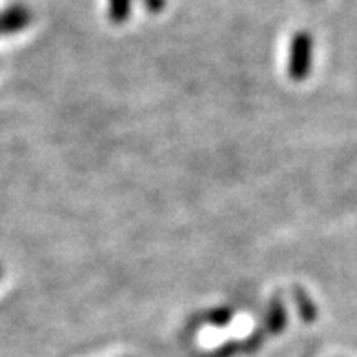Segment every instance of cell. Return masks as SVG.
<instances>
[{"label":"cell","mask_w":357,"mask_h":357,"mask_svg":"<svg viewBox=\"0 0 357 357\" xmlns=\"http://www.w3.org/2000/svg\"><path fill=\"white\" fill-rule=\"evenodd\" d=\"M259 324H263V328L266 330L270 337H273V335H281L282 332L287 330V305H284V301H282L281 297L275 296L270 299L266 310H264L263 314V319H261Z\"/></svg>","instance_id":"obj_3"},{"label":"cell","mask_w":357,"mask_h":357,"mask_svg":"<svg viewBox=\"0 0 357 357\" xmlns=\"http://www.w3.org/2000/svg\"><path fill=\"white\" fill-rule=\"evenodd\" d=\"M133 11V0H108L106 15L113 26H124Z\"/></svg>","instance_id":"obj_6"},{"label":"cell","mask_w":357,"mask_h":357,"mask_svg":"<svg viewBox=\"0 0 357 357\" xmlns=\"http://www.w3.org/2000/svg\"><path fill=\"white\" fill-rule=\"evenodd\" d=\"M234 319V308L231 306H213L193 317V326H213V328H225Z\"/></svg>","instance_id":"obj_4"},{"label":"cell","mask_w":357,"mask_h":357,"mask_svg":"<svg viewBox=\"0 0 357 357\" xmlns=\"http://www.w3.org/2000/svg\"><path fill=\"white\" fill-rule=\"evenodd\" d=\"M4 278V270H2V266H0V279Z\"/></svg>","instance_id":"obj_8"},{"label":"cell","mask_w":357,"mask_h":357,"mask_svg":"<svg viewBox=\"0 0 357 357\" xmlns=\"http://www.w3.org/2000/svg\"><path fill=\"white\" fill-rule=\"evenodd\" d=\"M33 24V11L24 2H13L0 10V38L15 37Z\"/></svg>","instance_id":"obj_2"},{"label":"cell","mask_w":357,"mask_h":357,"mask_svg":"<svg viewBox=\"0 0 357 357\" xmlns=\"http://www.w3.org/2000/svg\"><path fill=\"white\" fill-rule=\"evenodd\" d=\"M294 303H296L297 314L305 323H314L317 319V305L314 303V299L310 297V294L301 287L294 288Z\"/></svg>","instance_id":"obj_5"},{"label":"cell","mask_w":357,"mask_h":357,"mask_svg":"<svg viewBox=\"0 0 357 357\" xmlns=\"http://www.w3.org/2000/svg\"><path fill=\"white\" fill-rule=\"evenodd\" d=\"M314 55H315V40L314 35L306 29H299L291 35L288 44V59H287V73L291 82L301 84L314 70Z\"/></svg>","instance_id":"obj_1"},{"label":"cell","mask_w":357,"mask_h":357,"mask_svg":"<svg viewBox=\"0 0 357 357\" xmlns=\"http://www.w3.org/2000/svg\"><path fill=\"white\" fill-rule=\"evenodd\" d=\"M144 8L146 13L150 15H159L166 10V6H168V0H139Z\"/></svg>","instance_id":"obj_7"}]
</instances>
